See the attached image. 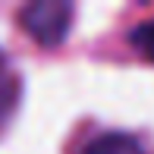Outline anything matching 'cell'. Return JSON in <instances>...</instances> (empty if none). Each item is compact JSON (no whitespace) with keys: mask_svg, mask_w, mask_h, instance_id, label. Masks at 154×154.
I'll use <instances>...</instances> for the list:
<instances>
[{"mask_svg":"<svg viewBox=\"0 0 154 154\" xmlns=\"http://www.w3.org/2000/svg\"><path fill=\"white\" fill-rule=\"evenodd\" d=\"M72 13H75L72 3H66V0H35V3L22 6L19 25H22V32L29 35V38H35L41 47H57L69 35Z\"/></svg>","mask_w":154,"mask_h":154,"instance_id":"cell-1","label":"cell"},{"mask_svg":"<svg viewBox=\"0 0 154 154\" xmlns=\"http://www.w3.org/2000/svg\"><path fill=\"white\" fill-rule=\"evenodd\" d=\"M85 154H145L142 145L132 135H123V132H107V135L94 138L85 148Z\"/></svg>","mask_w":154,"mask_h":154,"instance_id":"cell-2","label":"cell"},{"mask_svg":"<svg viewBox=\"0 0 154 154\" xmlns=\"http://www.w3.org/2000/svg\"><path fill=\"white\" fill-rule=\"evenodd\" d=\"M19 91H22L19 79L6 69V72L0 75V126L13 116V110H16V104H19Z\"/></svg>","mask_w":154,"mask_h":154,"instance_id":"cell-3","label":"cell"},{"mask_svg":"<svg viewBox=\"0 0 154 154\" xmlns=\"http://www.w3.org/2000/svg\"><path fill=\"white\" fill-rule=\"evenodd\" d=\"M6 72V60H3V54H0V75Z\"/></svg>","mask_w":154,"mask_h":154,"instance_id":"cell-5","label":"cell"},{"mask_svg":"<svg viewBox=\"0 0 154 154\" xmlns=\"http://www.w3.org/2000/svg\"><path fill=\"white\" fill-rule=\"evenodd\" d=\"M129 41L138 47V54L142 57H148L154 63V19H145V22H138L135 29H132Z\"/></svg>","mask_w":154,"mask_h":154,"instance_id":"cell-4","label":"cell"}]
</instances>
